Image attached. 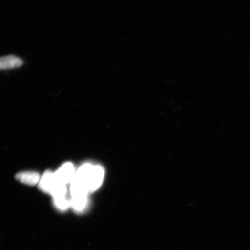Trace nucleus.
Instances as JSON below:
<instances>
[{
  "label": "nucleus",
  "mask_w": 250,
  "mask_h": 250,
  "mask_svg": "<svg viewBox=\"0 0 250 250\" xmlns=\"http://www.w3.org/2000/svg\"><path fill=\"white\" fill-rule=\"evenodd\" d=\"M104 177V170L101 166L85 164L78 168L73 180L85 188L89 193L99 188Z\"/></svg>",
  "instance_id": "obj_1"
},
{
  "label": "nucleus",
  "mask_w": 250,
  "mask_h": 250,
  "mask_svg": "<svg viewBox=\"0 0 250 250\" xmlns=\"http://www.w3.org/2000/svg\"><path fill=\"white\" fill-rule=\"evenodd\" d=\"M60 184H62L56 179L55 173L47 171L40 179L39 187L42 191L52 195Z\"/></svg>",
  "instance_id": "obj_2"
},
{
  "label": "nucleus",
  "mask_w": 250,
  "mask_h": 250,
  "mask_svg": "<svg viewBox=\"0 0 250 250\" xmlns=\"http://www.w3.org/2000/svg\"><path fill=\"white\" fill-rule=\"evenodd\" d=\"M76 172L73 164L67 162L55 172V175L59 183L66 186L73 180Z\"/></svg>",
  "instance_id": "obj_3"
},
{
  "label": "nucleus",
  "mask_w": 250,
  "mask_h": 250,
  "mask_svg": "<svg viewBox=\"0 0 250 250\" xmlns=\"http://www.w3.org/2000/svg\"><path fill=\"white\" fill-rule=\"evenodd\" d=\"M23 64L22 59L17 56L7 55L0 57V70L20 68Z\"/></svg>",
  "instance_id": "obj_4"
},
{
  "label": "nucleus",
  "mask_w": 250,
  "mask_h": 250,
  "mask_svg": "<svg viewBox=\"0 0 250 250\" xmlns=\"http://www.w3.org/2000/svg\"><path fill=\"white\" fill-rule=\"evenodd\" d=\"M16 179L21 183L30 186L36 185L40 180V175L33 171L21 172L16 176Z\"/></svg>",
  "instance_id": "obj_5"
}]
</instances>
